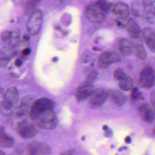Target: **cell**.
<instances>
[{
	"mask_svg": "<svg viewBox=\"0 0 155 155\" xmlns=\"http://www.w3.org/2000/svg\"><path fill=\"white\" fill-rule=\"evenodd\" d=\"M32 120L41 128L51 130L58 124V119L53 110H46L38 113Z\"/></svg>",
	"mask_w": 155,
	"mask_h": 155,
	"instance_id": "obj_1",
	"label": "cell"
},
{
	"mask_svg": "<svg viewBox=\"0 0 155 155\" xmlns=\"http://www.w3.org/2000/svg\"><path fill=\"white\" fill-rule=\"evenodd\" d=\"M105 13L96 2L87 5L84 10L85 18L92 23L103 22L105 18Z\"/></svg>",
	"mask_w": 155,
	"mask_h": 155,
	"instance_id": "obj_2",
	"label": "cell"
},
{
	"mask_svg": "<svg viewBox=\"0 0 155 155\" xmlns=\"http://www.w3.org/2000/svg\"><path fill=\"white\" fill-rule=\"evenodd\" d=\"M42 22V14L41 10H36L30 13L27 22V30L30 35H35L39 31Z\"/></svg>",
	"mask_w": 155,
	"mask_h": 155,
	"instance_id": "obj_3",
	"label": "cell"
},
{
	"mask_svg": "<svg viewBox=\"0 0 155 155\" xmlns=\"http://www.w3.org/2000/svg\"><path fill=\"white\" fill-rule=\"evenodd\" d=\"M54 102L48 98L41 97L34 102L31 107L30 115L31 119H33L38 113L46 110H53Z\"/></svg>",
	"mask_w": 155,
	"mask_h": 155,
	"instance_id": "obj_4",
	"label": "cell"
},
{
	"mask_svg": "<svg viewBox=\"0 0 155 155\" xmlns=\"http://www.w3.org/2000/svg\"><path fill=\"white\" fill-rule=\"evenodd\" d=\"M139 84L144 88L152 87L155 83V71L150 66H145L139 74Z\"/></svg>",
	"mask_w": 155,
	"mask_h": 155,
	"instance_id": "obj_5",
	"label": "cell"
},
{
	"mask_svg": "<svg viewBox=\"0 0 155 155\" xmlns=\"http://www.w3.org/2000/svg\"><path fill=\"white\" fill-rule=\"evenodd\" d=\"M18 98V91L15 87L8 88L4 95L1 102V108L4 110H11L16 104Z\"/></svg>",
	"mask_w": 155,
	"mask_h": 155,
	"instance_id": "obj_6",
	"label": "cell"
},
{
	"mask_svg": "<svg viewBox=\"0 0 155 155\" xmlns=\"http://www.w3.org/2000/svg\"><path fill=\"white\" fill-rule=\"evenodd\" d=\"M108 93L102 88H97L93 90L89 98V104L92 108H97L101 107L104 103Z\"/></svg>",
	"mask_w": 155,
	"mask_h": 155,
	"instance_id": "obj_7",
	"label": "cell"
},
{
	"mask_svg": "<svg viewBox=\"0 0 155 155\" xmlns=\"http://www.w3.org/2000/svg\"><path fill=\"white\" fill-rule=\"evenodd\" d=\"M16 130L18 134L24 139L31 138L35 136L37 133L34 125L27 121L18 123L16 127Z\"/></svg>",
	"mask_w": 155,
	"mask_h": 155,
	"instance_id": "obj_8",
	"label": "cell"
},
{
	"mask_svg": "<svg viewBox=\"0 0 155 155\" xmlns=\"http://www.w3.org/2000/svg\"><path fill=\"white\" fill-rule=\"evenodd\" d=\"M119 55L113 51H106L102 53L98 59V65L100 68H106L110 64L119 61Z\"/></svg>",
	"mask_w": 155,
	"mask_h": 155,
	"instance_id": "obj_9",
	"label": "cell"
},
{
	"mask_svg": "<svg viewBox=\"0 0 155 155\" xmlns=\"http://www.w3.org/2000/svg\"><path fill=\"white\" fill-rule=\"evenodd\" d=\"M28 155H51V150L44 143L33 142L28 147Z\"/></svg>",
	"mask_w": 155,
	"mask_h": 155,
	"instance_id": "obj_10",
	"label": "cell"
},
{
	"mask_svg": "<svg viewBox=\"0 0 155 155\" xmlns=\"http://www.w3.org/2000/svg\"><path fill=\"white\" fill-rule=\"evenodd\" d=\"M93 90L94 88L91 83L85 81L84 83L82 84L77 89L76 93L77 101L80 102L86 99L87 97H89Z\"/></svg>",
	"mask_w": 155,
	"mask_h": 155,
	"instance_id": "obj_11",
	"label": "cell"
},
{
	"mask_svg": "<svg viewBox=\"0 0 155 155\" xmlns=\"http://www.w3.org/2000/svg\"><path fill=\"white\" fill-rule=\"evenodd\" d=\"M111 12L119 19H125L129 15V8L128 5L122 2H117L112 5Z\"/></svg>",
	"mask_w": 155,
	"mask_h": 155,
	"instance_id": "obj_12",
	"label": "cell"
},
{
	"mask_svg": "<svg viewBox=\"0 0 155 155\" xmlns=\"http://www.w3.org/2000/svg\"><path fill=\"white\" fill-rule=\"evenodd\" d=\"M145 17L150 23H155V0H142Z\"/></svg>",
	"mask_w": 155,
	"mask_h": 155,
	"instance_id": "obj_13",
	"label": "cell"
},
{
	"mask_svg": "<svg viewBox=\"0 0 155 155\" xmlns=\"http://www.w3.org/2000/svg\"><path fill=\"white\" fill-rule=\"evenodd\" d=\"M142 38L149 50L155 52V31L150 28H144L142 30Z\"/></svg>",
	"mask_w": 155,
	"mask_h": 155,
	"instance_id": "obj_14",
	"label": "cell"
},
{
	"mask_svg": "<svg viewBox=\"0 0 155 155\" xmlns=\"http://www.w3.org/2000/svg\"><path fill=\"white\" fill-rule=\"evenodd\" d=\"M137 111L142 120L146 123L150 124L154 120V113L150 105L147 104L140 105L137 108Z\"/></svg>",
	"mask_w": 155,
	"mask_h": 155,
	"instance_id": "obj_15",
	"label": "cell"
},
{
	"mask_svg": "<svg viewBox=\"0 0 155 155\" xmlns=\"http://www.w3.org/2000/svg\"><path fill=\"white\" fill-rule=\"evenodd\" d=\"M133 49L135 56L137 58L140 60L145 59L147 56L146 51L143 47L141 38H130Z\"/></svg>",
	"mask_w": 155,
	"mask_h": 155,
	"instance_id": "obj_16",
	"label": "cell"
},
{
	"mask_svg": "<svg viewBox=\"0 0 155 155\" xmlns=\"http://www.w3.org/2000/svg\"><path fill=\"white\" fill-rule=\"evenodd\" d=\"M124 27L128 33L130 38H142V31L138 24L132 19H127Z\"/></svg>",
	"mask_w": 155,
	"mask_h": 155,
	"instance_id": "obj_17",
	"label": "cell"
},
{
	"mask_svg": "<svg viewBox=\"0 0 155 155\" xmlns=\"http://www.w3.org/2000/svg\"><path fill=\"white\" fill-rule=\"evenodd\" d=\"M116 47L119 52L123 56H128L133 51V46L130 41L126 38H120L116 43Z\"/></svg>",
	"mask_w": 155,
	"mask_h": 155,
	"instance_id": "obj_18",
	"label": "cell"
},
{
	"mask_svg": "<svg viewBox=\"0 0 155 155\" xmlns=\"http://www.w3.org/2000/svg\"><path fill=\"white\" fill-rule=\"evenodd\" d=\"M110 97L113 101V102L118 107L122 106L126 100V98L124 94L120 91L117 90H114L110 91Z\"/></svg>",
	"mask_w": 155,
	"mask_h": 155,
	"instance_id": "obj_19",
	"label": "cell"
},
{
	"mask_svg": "<svg viewBox=\"0 0 155 155\" xmlns=\"http://www.w3.org/2000/svg\"><path fill=\"white\" fill-rule=\"evenodd\" d=\"M0 143L1 147L10 148L13 145L14 140L12 137L7 135L2 131V127H1V138H0Z\"/></svg>",
	"mask_w": 155,
	"mask_h": 155,
	"instance_id": "obj_20",
	"label": "cell"
},
{
	"mask_svg": "<svg viewBox=\"0 0 155 155\" xmlns=\"http://www.w3.org/2000/svg\"><path fill=\"white\" fill-rule=\"evenodd\" d=\"M133 86V81L129 76H126L124 79L119 81V87L120 89L127 91L131 90Z\"/></svg>",
	"mask_w": 155,
	"mask_h": 155,
	"instance_id": "obj_21",
	"label": "cell"
},
{
	"mask_svg": "<svg viewBox=\"0 0 155 155\" xmlns=\"http://www.w3.org/2000/svg\"><path fill=\"white\" fill-rule=\"evenodd\" d=\"M132 12L136 17H140V16H142L143 15L145 16L142 1V2L137 1V2H135L134 4H133Z\"/></svg>",
	"mask_w": 155,
	"mask_h": 155,
	"instance_id": "obj_22",
	"label": "cell"
},
{
	"mask_svg": "<svg viewBox=\"0 0 155 155\" xmlns=\"http://www.w3.org/2000/svg\"><path fill=\"white\" fill-rule=\"evenodd\" d=\"M96 2L104 10L105 13L111 12L113 5L108 0H97L96 1Z\"/></svg>",
	"mask_w": 155,
	"mask_h": 155,
	"instance_id": "obj_23",
	"label": "cell"
},
{
	"mask_svg": "<svg viewBox=\"0 0 155 155\" xmlns=\"http://www.w3.org/2000/svg\"><path fill=\"white\" fill-rule=\"evenodd\" d=\"M19 39V36L18 32L16 30H13L11 31V36L8 44L12 46H14L18 42Z\"/></svg>",
	"mask_w": 155,
	"mask_h": 155,
	"instance_id": "obj_24",
	"label": "cell"
},
{
	"mask_svg": "<svg viewBox=\"0 0 155 155\" xmlns=\"http://www.w3.org/2000/svg\"><path fill=\"white\" fill-rule=\"evenodd\" d=\"M126 76H127V74L125 72L120 68L116 69L113 73L114 79L117 81H120L124 79V78H125Z\"/></svg>",
	"mask_w": 155,
	"mask_h": 155,
	"instance_id": "obj_25",
	"label": "cell"
},
{
	"mask_svg": "<svg viewBox=\"0 0 155 155\" xmlns=\"http://www.w3.org/2000/svg\"><path fill=\"white\" fill-rule=\"evenodd\" d=\"M97 76V73H96V71H95L94 70H92L88 74L86 79L87 80L86 82L91 83L93 81H94L96 79Z\"/></svg>",
	"mask_w": 155,
	"mask_h": 155,
	"instance_id": "obj_26",
	"label": "cell"
},
{
	"mask_svg": "<svg viewBox=\"0 0 155 155\" xmlns=\"http://www.w3.org/2000/svg\"><path fill=\"white\" fill-rule=\"evenodd\" d=\"M140 96H141V94L137 88H134L131 93V98L133 101L139 99Z\"/></svg>",
	"mask_w": 155,
	"mask_h": 155,
	"instance_id": "obj_27",
	"label": "cell"
},
{
	"mask_svg": "<svg viewBox=\"0 0 155 155\" xmlns=\"http://www.w3.org/2000/svg\"><path fill=\"white\" fill-rule=\"evenodd\" d=\"M10 36H11V31H6L3 32L1 34V41L4 42L8 44L10 38Z\"/></svg>",
	"mask_w": 155,
	"mask_h": 155,
	"instance_id": "obj_28",
	"label": "cell"
},
{
	"mask_svg": "<svg viewBox=\"0 0 155 155\" xmlns=\"http://www.w3.org/2000/svg\"><path fill=\"white\" fill-rule=\"evenodd\" d=\"M22 61L20 59H16V61H15V65L16 66L20 67V66L22 65Z\"/></svg>",
	"mask_w": 155,
	"mask_h": 155,
	"instance_id": "obj_29",
	"label": "cell"
},
{
	"mask_svg": "<svg viewBox=\"0 0 155 155\" xmlns=\"http://www.w3.org/2000/svg\"><path fill=\"white\" fill-rule=\"evenodd\" d=\"M30 49H29V48H26V49H25V50H23L22 53H23V54H24V55H28V54H30Z\"/></svg>",
	"mask_w": 155,
	"mask_h": 155,
	"instance_id": "obj_30",
	"label": "cell"
},
{
	"mask_svg": "<svg viewBox=\"0 0 155 155\" xmlns=\"http://www.w3.org/2000/svg\"><path fill=\"white\" fill-rule=\"evenodd\" d=\"M125 142H127V143H129L130 142H131V139H130V137H127L126 138H125Z\"/></svg>",
	"mask_w": 155,
	"mask_h": 155,
	"instance_id": "obj_31",
	"label": "cell"
},
{
	"mask_svg": "<svg viewBox=\"0 0 155 155\" xmlns=\"http://www.w3.org/2000/svg\"><path fill=\"white\" fill-rule=\"evenodd\" d=\"M111 131H106V134H105V136H110L111 134Z\"/></svg>",
	"mask_w": 155,
	"mask_h": 155,
	"instance_id": "obj_32",
	"label": "cell"
},
{
	"mask_svg": "<svg viewBox=\"0 0 155 155\" xmlns=\"http://www.w3.org/2000/svg\"><path fill=\"white\" fill-rule=\"evenodd\" d=\"M104 130H108L107 127V126H104Z\"/></svg>",
	"mask_w": 155,
	"mask_h": 155,
	"instance_id": "obj_33",
	"label": "cell"
},
{
	"mask_svg": "<svg viewBox=\"0 0 155 155\" xmlns=\"http://www.w3.org/2000/svg\"><path fill=\"white\" fill-rule=\"evenodd\" d=\"M0 154H1V155H4V153L2 152V151H1V153H0Z\"/></svg>",
	"mask_w": 155,
	"mask_h": 155,
	"instance_id": "obj_34",
	"label": "cell"
},
{
	"mask_svg": "<svg viewBox=\"0 0 155 155\" xmlns=\"http://www.w3.org/2000/svg\"><path fill=\"white\" fill-rule=\"evenodd\" d=\"M35 1H40V0H35Z\"/></svg>",
	"mask_w": 155,
	"mask_h": 155,
	"instance_id": "obj_35",
	"label": "cell"
}]
</instances>
